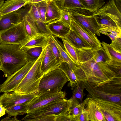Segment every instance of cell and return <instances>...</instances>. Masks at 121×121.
I'll list each match as a JSON object with an SVG mask.
<instances>
[{
    "label": "cell",
    "mask_w": 121,
    "mask_h": 121,
    "mask_svg": "<svg viewBox=\"0 0 121 121\" xmlns=\"http://www.w3.org/2000/svg\"><path fill=\"white\" fill-rule=\"evenodd\" d=\"M6 112L5 108L2 105L0 104V117L4 115L6 113Z\"/></svg>",
    "instance_id": "cell-44"
},
{
    "label": "cell",
    "mask_w": 121,
    "mask_h": 121,
    "mask_svg": "<svg viewBox=\"0 0 121 121\" xmlns=\"http://www.w3.org/2000/svg\"><path fill=\"white\" fill-rule=\"evenodd\" d=\"M59 20L66 25L70 27L71 19L67 9L63 8Z\"/></svg>",
    "instance_id": "cell-37"
},
{
    "label": "cell",
    "mask_w": 121,
    "mask_h": 121,
    "mask_svg": "<svg viewBox=\"0 0 121 121\" xmlns=\"http://www.w3.org/2000/svg\"><path fill=\"white\" fill-rule=\"evenodd\" d=\"M84 81H79L77 86L73 89L71 98L77 100L80 103H82L83 98L85 95L84 92Z\"/></svg>",
    "instance_id": "cell-30"
},
{
    "label": "cell",
    "mask_w": 121,
    "mask_h": 121,
    "mask_svg": "<svg viewBox=\"0 0 121 121\" xmlns=\"http://www.w3.org/2000/svg\"><path fill=\"white\" fill-rule=\"evenodd\" d=\"M86 106V108L88 112L89 121H106L98 106L89 97Z\"/></svg>",
    "instance_id": "cell-19"
},
{
    "label": "cell",
    "mask_w": 121,
    "mask_h": 121,
    "mask_svg": "<svg viewBox=\"0 0 121 121\" xmlns=\"http://www.w3.org/2000/svg\"><path fill=\"white\" fill-rule=\"evenodd\" d=\"M90 98L98 106L106 121H121V103L97 98Z\"/></svg>",
    "instance_id": "cell-10"
},
{
    "label": "cell",
    "mask_w": 121,
    "mask_h": 121,
    "mask_svg": "<svg viewBox=\"0 0 121 121\" xmlns=\"http://www.w3.org/2000/svg\"><path fill=\"white\" fill-rule=\"evenodd\" d=\"M1 67V64L0 61V70Z\"/></svg>",
    "instance_id": "cell-49"
},
{
    "label": "cell",
    "mask_w": 121,
    "mask_h": 121,
    "mask_svg": "<svg viewBox=\"0 0 121 121\" xmlns=\"http://www.w3.org/2000/svg\"><path fill=\"white\" fill-rule=\"evenodd\" d=\"M48 44L49 45L52 52L56 59L60 63L62 62L59 51L53 40L50 37Z\"/></svg>",
    "instance_id": "cell-38"
},
{
    "label": "cell",
    "mask_w": 121,
    "mask_h": 121,
    "mask_svg": "<svg viewBox=\"0 0 121 121\" xmlns=\"http://www.w3.org/2000/svg\"><path fill=\"white\" fill-rule=\"evenodd\" d=\"M35 22L39 33L46 34L49 35H51L47 28V23L40 21H37Z\"/></svg>",
    "instance_id": "cell-40"
},
{
    "label": "cell",
    "mask_w": 121,
    "mask_h": 121,
    "mask_svg": "<svg viewBox=\"0 0 121 121\" xmlns=\"http://www.w3.org/2000/svg\"><path fill=\"white\" fill-rule=\"evenodd\" d=\"M29 38L25 29L23 20L20 23L0 33V43L20 45Z\"/></svg>",
    "instance_id": "cell-9"
},
{
    "label": "cell",
    "mask_w": 121,
    "mask_h": 121,
    "mask_svg": "<svg viewBox=\"0 0 121 121\" xmlns=\"http://www.w3.org/2000/svg\"><path fill=\"white\" fill-rule=\"evenodd\" d=\"M28 103L17 105L5 109L6 112L8 114V117H10L26 113Z\"/></svg>",
    "instance_id": "cell-27"
},
{
    "label": "cell",
    "mask_w": 121,
    "mask_h": 121,
    "mask_svg": "<svg viewBox=\"0 0 121 121\" xmlns=\"http://www.w3.org/2000/svg\"><path fill=\"white\" fill-rule=\"evenodd\" d=\"M78 57L80 64L73 71L79 81L100 85L110 82L116 75L106 63H96L92 58Z\"/></svg>",
    "instance_id": "cell-1"
},
{
    "label": "cell",
    "mask_w": 121,
    "mask_h": 121,
    "mask_svg": "<svg viewBox=\"0 0 121 121\" xmlns=\"http://www.w3.org/2000/svg\"><path fill=\"white\" fill-rule=\"evenodd\" d=\"M107 35L110 38L112 41H114L116 38L119 37L117 35L112 33H108Z\"/></svg>",
    "instance_id": "cell-45"
},
{
    "label": "cell",
    "mask_w": 121,
    "mask_h": 121,
    "mask_svg": "<svg viewBox=\"0 0 121 121\" xmlns=\"http://www.w3.org/2000/svg\"><path fill=\"white\" fill-rule=\"evenodd\" d=\"M26 13L23 16V20L25 30L30 38L39 32L35 22L30 18Z\"/></svg>",
    "instance_id": "cell-26"
},
{
    "label": "cell",
    "mask_w": 121,
    "mask_h": 121,
    "mask_svg": "<svg viewBox=\"0 0 121 121\" xmlns=\"http://www.w3.org/2000/svg\"><path fill=\"white\" fill-rule=\"evenodd\" d=\"M43 48L36 47L29 49L26 52L28 62H35L40 55Z\"/></svg>",
    "instance_id": "cell-32"
},
{
    "label": "cell",
    "mask_w": 121,
    "mask_h": 121,
    "mask_svg": "<svg viewBox=\"0 0 121 121\" xmlns=\"http://www.w3.org/2000/svg\"><path fill=\"white\" fill-rule=\"evenodd\" d=\"M100 29L110 27L121 29V13L114 0H109L101 8L93 12Z\"/></svg>",
    "instance_id": "cell-6"
},
{
    "label": "cell",
    "mask_w": 121,
    "mask_h": 121,
    "mask_svg": "<svg viewBox=\"0 0 121 121\" xmlns=\"http://www.w3.org/2000/svg\"><path fill=\"white\" fill-rule=\"evenodd\" d=\"M121 75H116L110 82L96 85L84 81L85 89L91 98H97L116 102H121Z\"/></svg>",
    "instance_id": "cell-3"
},
{
    "label": "cell",
    "mask_w": 121,
    "mask_h": 121,
    "mask_svg": "<svg viewBox=\"0 0 121 121\" xmlns=\"http://www.w3.org/2000/svg\"><path fill=\"white\" fill-rule=\"evenodd\" d=\"M70 27L71 29L89 44L92 48L97 49L102 47L101 43L96 35L72 19Z\"/></svg>",
    "instance_id": "cell-14"
},
{
    "label": "cell",
    "mask_w": 121,
    "mask_h": 121,
    "mask_svg": "<svg viewBox=\"0 0 121 121\" xmlns=\"http://www.w3.org/2000/svg\"><path fill=\"white\" fill-rule=\"evenodd\" d=\"M35 62H29L21 68L7 77L0 85V92L13 91L22 80Z\"/></svg>",
    "instance_id": "cell-11"
},
{
    "label": "cell",
    "mask_w": 121,
    "mask_h": 121,
    "mask_svg": "<svg viewBox=\"0 0 121 121\" xmlns=\"http://www.w3.org/2000/svg\"><path fill=\"white\" fill-rule=\"evenodd\" d=\"M59 68L65 74L70 82L69 84L73 90L77 86L79 81L77 79L73 69L66 62H62Z\"/></svg>",
    "instance_id": "cell-24"
},
{
    "label": "cell",
    "mask_w": 121,
    "mask_h": 121,
    "mask_svg": "<svg viewBox=\"0 0 121 121\" xmlns=\"http://www.w3.org/2000/svg\"><path fill=\"white\" fill-rule=\"evenodd\" d=\"M65 93L62 91L57 93H45L38 95L28 104L27 113L51 103L63 100L65 99Z\"/></svg>",
    "instance_id": "cell-13"
},
{
    "label": "cell",
    "mask_w": 121,
    "mask_h": 121,
    "mask_svg": "<svg viewBox=\"0 0 121 121\" xmlns=\"http://www.w3.org/2000/svg\"><path fill=\"white\" fill-rule=\"evenodd\" d=\"M100 33L107 35L108 33H112L121 37V29L116 28L110 27L99 29Z\"/></svg>",
    "instance_id": "cell-39"
},
{
    "label": "cell",
    "mask_w": 121,
    "mask_h": 121,
    "mask_svg": "<svg viewBox=\"0 0 121 121\" xmlns=\"http://www.w3.org/2000/svg\"><path fill=\"white\" fill-rule=\"evenodd\" d=\"M118 52L121 53V37L116 38L110 44Z\"/></svg>",
    "instance_id": "cell-42"
},
{
    "label": "cell",
    "mask_w": 121,
    "mask_h": 121,
    "mask_svg": "<svg viewBox=\"0 0 121 121\" xmlns=\"http://www.w3.org/2000/svg\"><path fill=\"white\" fill-rule=\"evenodd\" d=\"M62 9L60 8L55 0H49L47 2L45 23H48L59 19Z\"/></svg>",
    "instance_id": "cell-21"
},
{
    "label": "cell",
    "mask_w": 121,
    "mask_h": 121,
    "mask_svg": "<svg viewBox=\"0 0 121 121\" xmlns=\"http://www.w3.org/2000/svg\"><path fill=\"white\" fill-rule=\"evenodd\" d=\"M108 57L109 60L121 62V53L113 48L110 44L104 42L101 43Z\"/></svg>",
    "instance_id": "cell-29"
},
{
    "label": "cell",
    "mask_w": 121,
    "mask_h": 121,
    "mask_svg": "<svg viewBox=\"0 0 121 121\" xmlns=\"http://www.w3.org/2000/svg\"><path fill=\"white\" fill-rule=\"evenodd\" d=\"M4 3V0H0V9Z\"/></svg>",
    "instance_id": "cell-48"
},
{
    "label": "cell",
    "mask_w": 121,
    "mask_h": 121,
    "mask_svg": "<svg viewBox=\"0 0 121 121\" xmlns=\"http://www.w3.org/2000/svg\"><path fill=\"white\" fill-rule=\"evenodd\" d=\"M36 4L41 19L43 22L45 23L47 2L42 1Z\"/></svg>",
    "instance_id": "cell-35"
},
{
    "label": "cell",
    "mask_w": 121,
    "mask_h": 121,
    "mask_svg": "<svg viewBox=\"0 0 121 121\" xmlns=\"http://www.w3.org/2000/svg\"><path fill=\"white\" fill-rule=\"evenodd\" d=\"M29 3L36 4L42 1H45L47 2L49 0H28Z\"/></svg>",
    "instance_id": "cell-46"
},
{
    "label": "cell",
    "mask_w": 121,
    "mask_h": 121,
    "mask_svg": "<svg viewBox=\"0 0 121 121\" xmlns=\"http://www.w3.org/2000/svg\"><path fill=\"white\" fill-rule=\"evenodd\" d=\"M29 3L28 0H8L0 9V17L17 11Z\"/></svg>",
    "instance_id": "cell-20"
},
{
    "label": "cell",
    "mask_w": 121,
    "mask_h": 121,
    "mask_svg": "<svg viewBox=\"0 0 121 121\" xmlns=\"http://www.w3.org/2000/svg\"><path fill=\"white\" fill-rule=\"evenodd\" d=\"M106 64L116 74L121 75V62L109 60Z\"/></svg>",
    "instance_id": "cell-36"
},
{
    "label": "cell",
    "mask_w": 121,
    "mask_h": 121,
    "mask_svg": "<svg viewBox=\"0 0 121 121\" xmlns=\"http://www.w3.org/2000/svg\"><path fill=\"white\" fill-rule=\"evenodd\" d=\"M1 121H20L18 120L17 118H16V116H14L13 118H10V117H7L5 118L2 119L1 120Z\"/></svg>",
    "instance_id": "cell-43"
},
{
    "label": "cell",
    "mask_w": 121,
    "mask_h": 121,
    "mask_svg": "<svg viewBox=\"0 0 121 121\" xmlns=\"http://www.w3.org/2000/svg\"><path fill=\"white\" fill-rule=\"evenodd\" d=\"M71 106V98L52 102L27 113L21 120L55 121L57 116L62 114H67Z\"/></svg>",
    "instance_id": "cell-4"
},
{
    "label": "cell",
    "mask_w": 121,
    "mask_h": 121,
    "mask_svg": "<svg viewBox=\"0 0 121 121\" xmlns=\"http://www.w3.org/2000/svg\"><path fill=\"white\" fill-rule=\"evenodd\" d=\"M46 47L43 48L38 59L13 91L21 94H37L40 82L44 75L41 67Z\"/></svg>",
    "instance_id": "cell-5"
},
{
    "label": "cell",
    "mask_w": 121,
    "mask_h": 121,
    "mask_svg": "<svg viewBox=\"0 0 121 121\" xmlns=\"http://www.w3.org/2000/svg\"><path fill=\"white\" fill-rule=\"evenodd\" d=\"M64 49L73 62L77 65L80 64L77 54L74 48L64 39H61Z\"/></svg>",
    "instance_id": "cell-31"
},
{
    "label": "cell",
    "mask_w": 121,
    "mask_h": 121,
    "mask_svg": "<svg viewBox=\"0 0 121 121\" xmlns=\"http://www.w3.org/2000/svg\"><path fill=\"white\" fill-rule=\"evenodd\" d=\"M47 26L51 34L54 37L64 39L70 28L59 19L47 23Z\"/></svg>",
    "instance_id": "cell-18"
},
{
    "label": "cell",
    "mask_w": 121,
    "mask_h": 121,
    "mask_svg": "<svg viewBox=\"0 0 121 121\" xmlns=\"http://www.w3.org/2000/svg\"><path fill=\"white\" fill-rule=\"evenodd\" d=\"M89 98L88 96L82 103H80L78 101L71 98V106L68 110L67 115L69 117L71 121H73V117L82 112L85 109V106Z\"/></svg>",
    "instance_id": "cell-23"
},
{
    "label": "cell",
    "mask_w": 121,
    "mask_h": 121,
    "mask_svg": "<svg viewBox=\"0 0 121 121\" xmlns=\"http://www.w3.org/2000/svg\"></svg>",
    "instance_id": "cell-50"
},
{
    "label": "cell",
    "mask_w": 121,
    "mask_h": 121,
    "mask_svg": "<svg viewBox=\"0 0 121 121\" xmlns=\"http://www.w3.org/2000/svg\"><path fill=\"white\" fill-rule=\"evenodd\" d=\"M37 95L36 93L21 94L13 91L4 92L0 96V104L5 109L15 105L29 103Z\"/></svg>",
    "instance_id": "cell-12"
},
{
    "label": "cell",
    "mask_w": 121,
    "mask_h": 121,
    "mask_svg": "<svg viewBox=\"0 0 121 121\" xmlns=\"http://www.w3.org/2000/svg\"><path fill=\"white\" fill-rule=\"evenodd\" d=\"M68 81V78L60 68L53 70L44 74L40 82L37 95L60 92Z\"/></svg>",
    "instance_id": "cell-7"
},
{
    "label": "cell",
    "mask_w": 121,
    "mask_h": 121,
    "mask_svg": "<svg viewBox=\"0 0 121 121\" xmlns=\"http://www.w3.org/2000/svg\"><path fill=\"white\" fill-rule=\"evenodd\" d=\"M89 121L88 112L86 108L82 112L75 116L73 119V121Z\"/></svg>",
    "instance_id": "cell-41"
},
{
    "label": "cell",
    "mask_w": 121,
    "mask_h": 121,
    "mask_svg": "<svg viewBox=\"0 0 121 121\" xmlns=\"http://www.w3.org/2000/svg\"><path fill=\"white\" fill-rule=\"evenodd\" d=\"M49 35L39 33L31 37L24 43L20 44L21 48L25 52L33 48H43L48 44Z\"/></svg>",
    "instance_id": "cell-17"
},
{
    "label": "cell",
    "mask_w": 121,
    "mask_h": 121,
    "mask_svg": "<svg viewBox=\"0 0 121 121\" xmlns=\"http://www.w3.org/2000/svg\"><path fill=\"white\" fill-rule=\"evenodd\" d=\"M85 9L94 12L101 8L105 3L104 0H79Z\"/></svg>",
    "instance_id": "cell-28"
},
{
    "label": "cell",
    "mask_w": 121,
    "mask_h": 121,
    "mask_svg": "<svg viewBox=\"0 0 121 121\" xmlns=\"http://www.w3.org/2000/svg\"><path fill=\"white\" fill-rule=\"evenodd\" d=\"M67 9L72 20L94 34L100 36V27L93 12L84 9Z\"/></svg>",
    "instance_id": "cell-8"
},
{
    "label": "cell",
    "mask_w": 121,
    "mask_h": 121,
    "mask_svg": "<svg viewBox=\"0 0 121 121\" xmlns=\"http://www.w3.org/2000/svg\"><path fill=\"white\" fill-rule=\"evenodd\" d=\"M27 13L24 9L19 10L0 17V33L21 22Z\"/></svg>",
    "instance_id": "cell-15"
},
{
    "label": "cell",
    "mask_w": 121,
    "mask_h": 121,
    "mask_svg": "<svg viewBox=\"0 0 121 121\" xmlns=\"http://www.w3.org/2000/svg\"><path fill=\"white\" fill-rule=\"evenodd\" d=\"M50 37L52 39L57 47L60 52L61 57L63 62L67 63L70 67L73 70L77 65L71 60L65 51L64 46L59 42L56 37L51 34Z\"/></svg>",
    "instance_id": "cell-25"
},
{
    "label": "cell",
    "mask_w": 121,
    "mask_h": 121,
    "mask_svg": "<svg viewBox=\"0 0 121 121\" xmlns=\"http://www.w3.org/2000/svg\"><path fill=\"white\" fill-rule=\"evenodd\" d=\"M29 4L30 6L29 11L27 13V15L35 22L37 21H42L36 4Z\"/></svg>",
    "instance_id": "cell-34"
},
{
    "label": "cell",
    "mask_w": 121,
    "mask_h": 121,
    "mask_svg": "<svg viewBox=\"0 0 121 121\" xmlns=\"http://www.w3.org/2000/svg\"><path fill=\"white\" fill-rule=\"evenodd\" d=\"M0 70L8 77L24 66L28 62L26 52L20 45L0 43Z\"/></svg>",
    "instance_id": "cell-2"
},
{
    "label": "cell",
    "mask_w": 121,
    "mask_h": 121,
    "mask_svg": "<svg viewBox=\"0 0 121 121\" xmlns=\"http://www.w3.org/2000/svg\"><path fill=\"white\" fill-rule=\"evenodd\" d=\"M64 39L75 48H92L89 44L71 29Z\"/></svg>",
    "instance_id": "cell-22"
},
{
    "label": "cell",
    "mask_w": 121,
    "mask_h": 121,
    "mask_svg": "<svg viewBox=\"0 0 121 121\" xmlns=\"http://www.w3.org/2000/svg\"><path fill=\"white\" fill-rule=\"evenodd\" d=\"M61 0L62 9H72L77 8L85 9L79 0Z\"/></svg>",
    "instance_id": "cell-33"
},
{
    "label": "cell",
    "mask_w": 121,
    "mask_h": 121,
    "mask_svg": "<svg viewBox=\"0 0 121 121\" xmlns=\"http://www.w3.org/2000/svg\"><path fill=\"white\" fill-rule=\"evenodd\" d=\"M115 2L118 9L121 12V0H115Z\"/></svg>",
    "instance_id": "cell-47"
},
{
    "label": "cell",
    "mask_w": 121,
    "mask_h": 121,
    "mask_svg": "<svg viewBox=\"0 0 121 121\" xmlns=\"http://www.w3.org/2000/svg\"><path fill=\"white\" fill-rule=\"evenodd\" d=\"M61 63L53 54L49 45L46 47L45 53L42 60L41 70L44 74L59 68Z\"/></svg>",
    "instance_id": "cell-16"
}]
</instances>
